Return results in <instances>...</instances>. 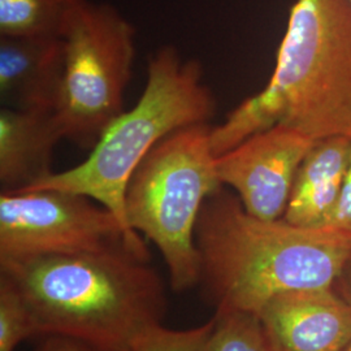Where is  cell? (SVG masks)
<instances>
[{"label":"cell","instance_id":"cell-1","mask_svg":"<svg viewBox=\"0 0 351 351\" xmlns=\"http://www.w3.org/2000/svg\"><path fill=\"white\" fill-rule=\"evenodd\" d=\"M0 276L23 297L38 336L75 339L95 351H128L163 326L165 287L149 251L7 261L0 262Z\"/></svg>","mask_w":351,"mask_h":351},{"label":"cell","instance_id":"cell-2","mask_svg":"<svg viewBox=\"0 0 351 351\" xmlns=\"http://www.w3.org/2000/svg\"><path fill=\"white\" fill-rule=\"evenodd\" d=\"M202 291L216 313L259 314L278 294L333 287L351 254V236L246 213L223 188L203 203L195 228Z\"/></svg>","mask_w":351,"mask_h":351},{"label":"cell","instance_id":"cell-3","mask_svg":"<svg viewBox=\"0 0 351 351\" xmlns=\"http://www.w3.org/2000/svg\"><path fill=\"white\" fill-rule=\"evenodd\" d=\"M276 125L351 138V0H295L268 84L211 128L213 154Z\"/></svg>","mask_w":351,"mask_h":351},{"label":"cell","instance_id":"cell-4","mask_svg":"<svg viewBox=\"0 0 351 351\" xmlns=\"http://www.w3.org/2000/svg\"><path fill=\"white\" fill-rule=\"evenodd\" d=\"M203 77L199 60L182 58L175 46L159 47L149 58L147 81L137 104L113 120L88 159L25 190L53 189L86 195L134 232L126 221L125 194L136 168L168 134L208 124L216 112V99Z\"/></svg>","mask_w":351,"mask_h":351},{"label":"cell","instance_id":"cell-5","mask_svg":"<svg viewBox=\"0 0 351 351\" xmlns=\"http://www.w3.org/2000/svg\"><path fill=\"white\" fill-rule=\"evenodd\" d=\"M210 124L176 130L139 163L125 194L126 221L158 247L177 293L199 285L195 228L206 199L223 188Z\"/></svg>","mask_w":351,"mask_h":351},{"label":"cell","instance_id":"cell-6","mask_svg":"<svg viewBox=\"0 0 351 351\" xmlns=\"http://www.w3.org/2000/svg\"><path fill=\"white\" fill-rule=\"evenodd\" d=\"M64 72L55 108L64 138L93 147L124 112L136 56V30L113 5L84 0L62 33Z\"/></svg>","mask_w":351,"mask_h":351},{"label":"cell","instance_id":"cell-7","mask_svg":"<svg viewBox=\"0 0 351 351\" xmlns=\"http://www.w3.org/2000/svg\"><path fill=\"white\" fill-rule=\"evenodd\" d=\"M147 247L86 195L39 189L0 194V262L40 255Z\"/></svg>","mask_w":351,"mask_h":351},{"label":"cell","instance_id":"cell-8","mask_svg":"<svg viewBox=\"0 0 351 351\" xmlns=\"http://www.w3.org/2000/svg\"><path fill=\"white\" fill-rule=\"evenodd\" d=\"M315 142L301 132L276 125L216 156V173L236 191L246 213L262 220L282 219L295 175Z\"/></svg>","mask_w":351,"mask_h":351},{"label":"cell","instance_id":"cell-9","mask_svg":"<svg viewBox=\"0 0 351 351\" xmlns=\"http://www.w3.org/2000/svg\"><path fill=\"white\" fill-rule=\"evenodd\" d=\"M272 351H343L351 304L333 287L278 294L256 315Z\"/></svg>","mask_w":351,"mask_h":351},{"label":"cell","instance_id":"cell-10","mask_svg":"<svg viewBox=\"0 0 351 351\" xmlns=\"http://www.w3.org/2000/svg\"><path fill=\"white\" fill-rule=\"evenodd\" d=\"M63 72L62 36H0V99L3 107L53 112Z\"/></svg>","mask_w":351,"mask_h":351},{"label":"cell","instance_id":"cell-11","mask_svg":"<svg viewBox=\"0 0 351 351\" xmlns=\"http://www.w3.org/2000/svg\"><path fill=\"white\" fill-rule=\"evenodd\" d=\"M63 138L55 113L1 107V193L32 188L52 175L53 150Z\"/></svg>","mask_w":351,"mask_h":351},{"label":"cell","instance_id":"cell-12","mask_svg":"<svg viewBox=\"0 0 351 351\" xmlns=\"http://www.w3.org/2000/svg\"><path fill=\"white\" fill-rule=\"evenodd\" d=\"M351 160V138L319 139L303 159L282 219L304 228L328 226L339 204Z\"/></svg>","mask_w":351,"mask_h":351},{"label":"cell","instance_id":"cell-13","mask_svg":"<svg viewBox=\"0 0 351 351\" xmlns=\"http://www.w3.org/2000/svg\"><path fill=\"white\" fill-rule=\"evenodd\" d=\"M84 0H0V36H62Z\"/></svg>","mask_w":351,"mask_h":351},{"label":"cell","instance_id":"cell-14","mask_svg":"<svg viewBox=\"0 0 351 351\" xmlns=\"http://www.w3.org/2000/svg\"><path fill=\"white\" fill-rule=\"evenodd\" d=\"M207 351H272L256 315L215 313Z\"/></svg>","mask_w":351,"mask_h":351},{"label":"cell","instance_id":"cell-15","mask_svg":"<svg viewBox=\"0 0 351 351\" xmlns=\"http://www.w3.org/2000/svg\"><path fill=\"white\" fill-rule=\"evenodd\" d=\"M38 336L37 326L17 289L0 276V351H14L26 339Z\"/></svg>","mask_w":351,"mask_h":351},{"label":"cell","instance_id":"cell-16","mask_svg":"<svg viewBox=\"0 0 351 351\" xmlns=\"http://www.w3.org/2000/svg\"><path fill=\"white\" fill-rule=\"evenodd\" d=\"M215 317L206 324L185 330L156 326L128 351H207Z\"/></svg>","mask_w":351,"mask_h":351},{"label":"cell","instance_id":"cell-17","mask_svg":"<svg viewBox=\"0 0 351 351\" xmlns=\"http://www.w3.org/2000/svg\"><path fill=\"white\" fill-rule=\"evenodd\" d=\"M328 226H333L351 236V160L345 177L337 208Z\"/></svg>","mask_w":351,"mask_h":351},{"label":"cell","instance_id":"cell-18","mask_svg":"<svg viewBox=\"0 0 351 351\" xmlns=\"http://www.w3.org/2000/svg\"><path fill=\"white\" fill-rule=\"evenodd\" d=\"M37 351H95L88 345L64 337H47Z\"/></svg>","mask_w":351,"mask_h":351},{"label":"cell","instance_id":"cell-19","mask_svg":"<svg viewBox=\"0 0 351 351\" xmlns=\"http://www.w3.org/2000/svg\"><path fill=\"white\" fill-rule=\"evenodd\" d=\"M333 288L336 289V291L345 301L349 302L351 304V254L343 265L339 276L337 277Z\"/></svg>","mask_w":351,"mask_h":351},{"label":"cell","instance_id":"cell-20","mask_svg":"<svg viewBox=\"0 0 351 351\" xmlns=\"http://www.w3.org/2000/svg\"><path fill=\"white\" fill-rule=\"evenodd\" d=\"M343 351H351V342L349 343V345H348V346H346V349H345Z\"/></svg>","mask_w":351,"mask_h":351}]
</instances>
